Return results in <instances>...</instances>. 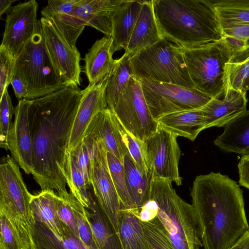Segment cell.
Masks as SVG:
<instances>
[{"instance_id": "obj_1", "label": "cell", "mask_w": 249, "mask_h": 249, "mask_svg": "<svg viewBox=\"0 0 249 249\" xmlns=\"http://www.w3.org/2000/svg\"><path fill=\"white\" fill-rule=\"evenodd\" d=\"M82 96L78 86H64L31 100L29 120L33 142L32 175L41 191L68 192L67 148Z\"/></svg>"}, {"instance_id": "obj_2", "label": "cell", "mask_w": 249, "mask_h": 249, "mask_svg": "<svg viewBox=\"0 0 249 249\" xmlns=\"http://www.w3.org/2000/svg\"><path fill=\"white\" fill-rule=\"evenodd\" d=\"M190 195L204 249H229L249 231L243 191L227 175L197 176Z\"/></svg>"}, {"instance_id": "obj_3", "label": "cell", "mask_w": 249, "mask_h": 249, "mask_svg": "<svg viewBox=\"0 0 249 249\" xmlns=\"http://www.w3.org/2000/svg\"><path fill=\"white\" fill-rule=\"evenodd\" d=\"M162 38L183 50L222 38L219 21L207 0H154Z\"/></svg>"}, {"instance_id": "obj_4", "label": "cell", "mask_w": 249, "mask_h": 249, "mask_svg": "<svg viewBox=\"0 0 249 249\" xmlns=\"http://www.w3.org/2000/svg\"><path fill=\"white\" fill-rule=\"evenodd\" d=\"M172 184L167 179L150 178L147 196L156 204V219L175 249H200L202 244L193 206Z\"/></svg>"}, {"instance_id": "obj_5", "label": "cell", "mask_w": 249, "mask_h": 249, "mask_svg": "<svg viewBox=\"0 0 249 249\" xmlns=\"http://www.w3.org/2000/svg\"><path fill=\"white\" fill-rule=\"evenodd\" d=\"M132 76L193 89L183 49L162 38L130 58Z\"/></svg>"}, {"instance_id": "obj_6", "label": "cell", "mask_w": 249, "mask_h": 249, "mask_svg": "<svg viewBox=\"0 0 249 249\" xmlns=\"http://www.w3.org/2000/svg\"><path fill=\"white\" fill-rule=\"evenodd\" d=\"M14 75L27 85L25 99L32 100L51 94L65 86L48 52L39 20L36 31L15 58Z\"/></svg>"}, {"instance_id": "obj_7", "label": "cell", "mask_w": 249, "mask_h": 249, "mask_svg": "<svg viewBox=\"0 0 249 249\" xmlns=\"http://www.w3.org/2000/svg\"><path fill=\"white\" fill-rule=\"evenodd\" d=\"M32 196L18 165L10 155L3 156L0 164V213L7 217L31 249H36L33 239L36 222L30 206Z\"/></svg>"}, {"instance_id": "obj_8", "label": "cell", "mask_w": 249, "mask_h": 249, "mask_svg": "<svg viewBox=\"0 0 249 249\" xmlns=\"http://www.w3.org/2000/svg\"><path fill=\"white\" fill-rule=\"evenodd\" d=\"M183 54L195 89L213 99L223 97L226 66L231 56L224 38L197 48L183 50Z\"/></svg>"}, {"instance_id": "obj_9", "label": "cell", "mask_w": 249, "mask_h": 249, "mask_svg": "<svg viewBox=\"0 0 249 249\" xmlns=\"http://www.w3.org/2000/svg\"><path fill=\"white\" fill-rule=\"evenodd\" d=\"M139 81L150 112L156 121L168 114L200 109L213 99L195 88L151 79Z\"/></svg>"}, {"instance_id": "obj_10", "label": "cell", "mask_w": 249, "mask_h": 249, "mask_svg": "<svg viewBox=\"0 0 249 249\" xmlns=\"http://www.w3.org/2000/svg\"><path fill=\"white\" fill-rule=\"evenodd\" d=\"M110 110L125 131L142 142L152 135L158 128L159 124L150 112L140 82L132 76Z\"/></svg>"}, {"instance_id": "obj_11", "label": "cell", "mask_w": 249, "mask_h": 249, "mask_svg": "<svg viewBox=\"0 0 249 249\" xmlns=\"http://www.w3.org/2000/svg\"><path fill=\"white\" fill-rule=\"evenodd\" d=\"M177 136L160 124L157 131L142 142L149 178L165 179L182 184L178 170L181 150Z\"/></svg>"}, {"instance_id": "obj_12", "label": "cell", "mask_w": 249, "mask_h": 249, "mask_svg": "<svg viewBox=\"0 0 249 249\" xmlns=\"http://www.w3.org/2000/svg\"><path fill=\"white\" fill-rule=\"evenodd\" d=\"M92 138L91 185L100 207L118 234L121 205L109 169L107 150L101 139Z\"/></svg>"}, {"instance_id": "obj_13", "label": "cell", "mask_w": 249, "mask_h": 249, "mask_svg": "<svg viewBox=\"0 0 249 249\" xmlns=\"http://www.w3.org/2000/svg\"><path fill=\"white\" fill-rule=\"evenodd\" d=\"M42 36L51 59L65 86L81 85L80 53L73 48L50 20L39 19Z\"/></svg>"}, {"instance_id": "obj_14", "label": "cell", "mask_w": 249, "mask_h": 249, "mask_svg": "<svg viewBox=\"0 0 249 249\" xmlns=\"http://www.w3.org/2000/svg\"><path fill=\"white\" fill-rule=\"evenodd\" d=\"M38 4L35 0L11 6L6 12L5 29L0 46L15 58L36 33Z\"/></svg>"}, {"instance_id": "obj_15", "label": "cell", "mask_w": 249, "mask_h": 249, "mask_svg": "<svg viewBox=\"0 0 249 249\" xmlns=\"http://www.w3.org/2000/svg\"><path fill=\"white\" fill-rule=\"evenodd\" d=\"M109 74L100 82L81 90V100L70 134L67 148L69 154L81 142L95 115L107 108L106 89Z\"/></svg>"}, {"instance_id": "obj_16", "label": "cell", "mask_w": 249, "mask_h": 249, "mask_svg": "<svg viewBox=\"0 0 249 249\" xmlns=\"http://www.w3.org/2000/svg\"><path fill=\"white\" fill-rule=\"evenodd\" d=\"M30 105L31 100L18 101L7 139L12 158L27 174H32L33 170V142L29 120Z\"/></svg>"}, {"instance_id": "obj_17", "label": "cell", "mask_w": 249, "mask_h": 249, "mask_svg": "<svg viewBox=\"0 0 249 249\" xmlns=\"http://www.w3.org/2000/svg\"><path fill=\"white\" fill-rule=\"evenodd\" d=\"M125 129L108 108L97 113L89 124L86 134L101 139L107 150L122 162L129 153L124 138Z\"/></svg>"}, {"instance_id": "obj_18", "label": "cell", "mask_w": 249, "mask_h": 249, "mask_svg": "<svg viewBox=\"0 0 249 249\" xmlns=\"http://www.w3.org/2000/svg\"><path fill=\"white\" fill-rule=\"evenodd\" d=\"M80 0H50L42 8V17L50 20L66 41L73 48L86 25L76 16L74 9Z\"/></svg>"}, {"instance_id": "obj_19", "label": "cell", "mask_w": 249, "mask_h": 249, "mask_svg": "<svg viewBox=\"0 0 249 249\" xmlns=\"http://www.w3.org/2000/svg\"><path fill=\"white\" fill-rule=\"evenodd\" d=\"M246 92L226 89L222 99H212L201 108L206 128L224 127L247 109Z\"/></svg>"}, {"instance_id": "obj_20", "label": "cell", "mask_w": 249, "mask_h": 249, "mask_svg": "<svg viewBox=\"0 0 249 249\" xmlns=\"http://www.w3.org/2000/svg\"><path fill=\"white\" fill-rule=\"evenodd\" d=\"M124 0H80L74 9L76 17L86 25L111 36L112 19Z\"/></svg>"}, {"instance_id": "obj_21", "label": "cell", "mask_w": 249, "mask_h": 249, "mask_svg": "<svg viewBox=\"0 0 249 249\" xmlns=\"http://www.w3.org/2000/svg\"><path fill=\"white\" fill-rule=\"evenodd\" d=\"M162 38L155 18L153 0H143L124 53L131 57Z\"/></svg>"}, {"instance_id": "obj_22", "label": "cell", "mask_w": 249, "mask_h": 249, "mask_svg": "<svg viewBox=\"0 0 249 249\" xmlns=\"http://www.w3.org/2000/svg\"><path fill=\"white\" fill-rule=\"evenodd\" d=\"M112 44L111 36H105L96 40L85 54L84 71L89 85L100 82L112 71L116 61L112 57Z\"/></svg>"}, {"instance_id": "obj_23", "label": "cell", "mask_w": 249, "mask_h": 249, "mask_svg": "<svg viewBox=\"0 0 249 249\" xmlns=\"http://www.w3.org/2000/svg\"><path fill=\"white\" fill-rule=\"evenodd\" d=\"M213 143L222 151L242 156L249 155V110L225 125L223 132Z\"/></svg>"}, {"instance_id": "obj_24", "label": "cell", "mask_w": 249, "mask_h": 249, "mask_svg": "<svg viewBox=\"0 0 249 249\" xmlns=\"http://www.w3.org/2000/svg\"><path fill=\"white\" fill-rule=\"evenodd\" d=\"M143 0H124L112 19L113 53L127 47Z\"/></svg>"}, {"instance_id": "obj_25", "label": "cell", "mask_w": 249, "mask_h": 249, "mask_svg": "<svg viewBox=\"0 0 249 249\" xmlns=\"http://www.w3.org/2000/svg\"><path fill=\"white\" fill-rule=\"evenodd\" d=\"M164 129L177 137L194 141L199 133L206 129L205 117L201 109L176 112L157 120Z\"/></svg>"}, {"instance_id": "obj_26", "label": "cell", "mask_w": 249, "mask_h": 249, "mask_svg": "<svg viewBox=\"0 0 249 249\" xmlns=\"http://www.w3.org/2000/svg\"><path fill=\"white\" fill-rule=\"evenodd\" d=\"M89 192L90 205L86 209L94 238L99 249H123L118 234Z\"/></svg>"}, {"instance_id": "obj_27", "label": "cell", "mask_w": 249, "mask_h": 249, "mask_svg": "<svg viewBox=\"0 0 249 249\" xmlns=\"http://www.w3.org/2000/svg\"><path fill=\"white\" fill-rule=\"evenodd\" d=\"M59 198L53 190H42L37 195H32L30 206L35 221L43 224L61 238L63 225L57 213Z\"/></svg>"}, {"instance_id": "obj_28", "label": "cell", "mask_w": 249, "mask_h": 249, "mask_svg": "<svg viewBox=\"0 0 249 249\" xmlns=\"http://www.w3.org/2000/svg\"><path fill=\"white\" fill-rule=\"evenodd\" d=\"M63 225V235L61 238L43 224L36 222L33 234L36 249H89L79 238Z\"/></svg>"}, {"instance_id": "obj_29", "label": "cell", "mask_w": 249, "mask_h": 249, "mask_svg": "<svg viewBox=\"0 0 249 249\" xmlns=\"http://www.w3.org/2000/svg\"><path fill=\"white\" fill-rule=\"evenodd\" d=\"M118 235L123 249H149L142 221L134 211L121 209Z\"/></svg>"}, {"instance_id": "obj_30", "label": "cell", "mask_w": 249, "mask_h": 249, "mask_svg": "<svg viewBox=\"0 0 249 249\" xmlns=\"http://www.w3.org/2000/svg\"><path fill=\"white\" fill-rule=\"evenodd\" d=\"M123 163L127 190L138 215L146 201L150 178L139 170L129 153L124 156Z\"/></svg>"}, {"instance_id": "obj_31", "label": "cell", "mask_w": 249, "mask_h": 249, "mask_svg": "<svg viewBox=\"0 0 249 249\" xmlns=\"http://www.w3.org/2000/svg\"><path fill=\"white\" fill-rule=\"evenodd\" d=\"M131 56L126 53L116 59L111 71L106 89L107 108L111 109L125 90L132 76Z\"/></svg>"}, {"instance_id": "obj_32", "label": "cell", "mask_w": 249, "mask_h": 249, "mask_svg": "<svg viewBox=\"0 0 249 249\" xmlns=\"http://www.w3.org/2000/svg\"><path fill=\"white\" fill-rule=\"evenodd\" d=\"M225 83V90L231 88L244 92L249 90V48L231 57L226 66Z\"/></svg>"}, {"instance_id": "obj_33", "label": "cell", "mask_w": 249, "mask_h": 249, "mask_svg": "<svg viewBox=\"0 0 249 249\" xmlns=\"http://www.w3.org/2000/svg\"><path fill=\"white\" fill-rule=\"evenodd\" d=\"M219 24L249 23V0H207Z\"/></svg>"}, {"instance_id": "obj_34", "label": "cell", "mask_w": 249, "mask_h": 249, "mask_svg": "<svg viewBox=\"0 0 249 249\" xmlns=\"http://www.w3.org/2000/svg\"><path fill=\"white\" fill-rule=\"evenodd\" d=\"M107 157L110 175L121 202V209L134 211L126 186L123 162L107 151Z\"/></svg>"}, {"instance_id": "obj_35", "label": "cell", "mask_w": 249, "mask_h": 249, "mask_svg": "<svg viewBox=\"0 0 249 249\" xmlns=\"http://www.w3.org/2000/svg\"><path fill=\"white\" fill-rule=\"evenodd\" d=\"M67 185L74 196L86 209H89L90 205L89 187L71 154L68 163Z\"/></svg>"}, {"instance_id": "obj_36", "label": "cell", "mask_w": 249, "mask_h": 249, "mask_svg": "<svg viewBox=\"0 0 249 249\" xmlns=\"http://www.w3.org/2000/svg\"><path fill=\"white\" fill-rule=\"evenodd\" d=\"M92 151L93 138L89 135H86L81 142L70 153L89 187L91 186Z\"/></svg>"}, {"instance_id": "obj_37", "label": "cell", "mask_w": 249, "mask_h": 249, "mask_svg": "<svg viewBox=\"0 0 249 249\" xmlns=\"http://www.w3.org/2000/svg\"><path fill=\"white\" fill-rule=\"evenodd\" d=\"M0 249H31L2 213H0Z\"/></svg>"}, {"instance_id": "obj_38", "label": "cell", "mask_w": 249, "mask_h": 249, "mask_svg": "<svg viewBox=\"0 0 249 249\" xmlns=\"http://www.w3.org/2000/svg\"><path fill=\"white\" fill-rule=\"evenodd\" d=\"M141 221L149 249H175L156 217Z\"/></svg>"}, {"instance_id": "obj_39", "label": "cell", "mask_w": 249, "mask_h": 249, "mask_svg": "<svg viewBox=\"0 0 249 249\" xmlns=\"http://www.w3.org/2000/svg\"><path fill=\"white\" fill-rule=\"evenodd\" d=\"M15 109L7 88L0 97V146L5 150H8L7 139L13 124Z\"/></svg>"}, {"instance_id": "obj_40", "label": "cell", "mask_w": 249, "mask_h": 249, "mask_svg": "<svg viewBox=\"0 0 249 249\" xmlns=\"http://www.w3.org/2000/svg\"><path fill=\"white\" fill-rule=\"evenodd\" d=\"M69 194V193L67 192L58 195L59 198L57 206V213L62 224L79 238L76 220L70 202Z\"/></svg>"}, {"instance_id": "obj_41", "label": "cell", "mask_w": 249, "mask_h": 249, "mask_svg": "<svg viewBox=\"0 0 249 249\" xmlns=\"http://www.w3.org/2000/svg\"><path fill=\"white\" fill-rule=\"evenodd\" d=\"M0 97L11 84L14 76L15 57L5 47H0Z\"/></svg>"}, {"instance_id": "obj_42", "label": "cell", "mask_w": 249, "mask_h": 249, "mask_svg": "<svg viewBox=\"0 0 249 249\" xmlns=\"http://www.w3.org/2000/svg\"><path fill=\"white\" fill-rule=\"evenodd\" d=\"M124 138L129 153L139 170L149 177L142 142L124 131Z\"/></svg>"}, {"instance_id": "obj_43", "label": "cell", "mask_w": 249, "mask_h": 249, "mask_svg": "<svg viewBox=\"0 0 249 249\" xmlns=\"http://www.w3.org/2000/svg\"><path fill=\"white\" fill-rule=\"evenodd\" d=\"M220 26L222 37L230 36L249 40V23H222Z\"/></svg>"}, {"instance_id": "obj_44", "label": "cell", "mask_w": 249, "mask_h": 249, "mask_svg": "<svg viewBox=\"0 0 249 249\" xmlns=\"http://www.w3.org/2000/svg\"><path fill=\"white\" fill-rule=\"evenodd\" d=\"M226 40L231 52V57L238 55L249 48L248 41L239 38L223 36Z\"/></svg>"}, {"instance_id": "obj_45", "label": "cell", "mask_w": 249, "mask_h": 249, "mask_svg": "<svg viewBox=\"0 0 249 249\" xmlns=\"http://www.w3.org/2000/svg\"><path fill=\"white\" fill-rule=\"evenodd\" d=\"M238 169L239 184L249 190V155L242 156Z\"/></svg>"}, {"instance_id": "obj_46", "label": "cell", "mask_w": 249, "mask_h": 249, "mask_svg": "<svg viewBox=\"0 0 249 249\" xmlns=\"http://www.w3.org/2000/svg\"><path fill=\"white\" fill-rule=\"evenodd\" d=\"M11 84L17 99L20 101L25 99L28 93V89L23 79L18 75H14Z\"/></svg>"}, {"instance_id": "obj_47", "label": "cell", "mask_w": 249, "mask_h": 249, "mask_svg": "<svg viewBox=\"0 0 249 249\" xmlns=\"http://www.w3.org/2000/svg\"><path fill=\"white\" fill-rule=\"evenodd\" d=\"M15 0H0V16L10 9L13 2H15Z\"/></svg>"}, {"instance_id": "obj_48", "label": "cell", "mask_w": 249, "mask_h": 249, "mask_svg": "<svg viewBox=\"0 0 249 249\" xmlns=\"http://www.w3.org/2000/svg\"><path fill=\"white\" fill-rule=\"evenodd\" d=\"M244 241V235L229 249H243Z\"/></svg>"}, {"instance_id": "obj_49", "label": "cell", "mask_w": 249, "mask_h": 249, "mask_svg": "<svg viewBox=\"0 0 249 249\" xmlns=\"http://www.w3.org/2000/svg\"><path fill=\"white\" fill-rule=\"evenodd\" d=\"M243 249H249V231L244 235Z\"/></svg>"}, {"instance_id": "obj_50", "label": "cell", "mask_w": 249, "mask_h": 249, "mask_svg": "<svg viewBox=\"0 0 249 249\" xmlns=\"http://www.w3.org/2000/svg\"><path fill=\"white\" fill-rule=\"evenodd\" d=\"M248 43H249V40L248 41Z\"/></svg>"}]
</instances>
